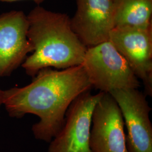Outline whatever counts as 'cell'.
Masks as SVG:
<instances>
[{
    "mask_svg": "<svg viewBox=\"0 0 152 152\" xmlns=\"http://www.w3.org/2000/svg\"><path fill=\"white\" fill-rule=\"evenodd\" d=\"M92 87L82 65L62 70L46 68L27 86L3 91L2 104L12 117L38 116L33 134L36 139L50 142L61 129L71 104Z\"/></svg>",
    "mask_w": 152,
    "mask_h": 152,
    "instance_id": "cell-1",
    "label": "cell"
},
{
    "mask_svg": "<svg viewBox=\"0 0 152 152\" xmlns=\"http://www.w3.org/2000/svg\"><path fill=\"white\" fill-rule=\"evenodd\" d=\"M27 19L33 52L22 64L27 75L34 77L46 68L63 69L81 65L87 47L74 32L68 15L38 6Z\"/></svg>",
    "mask_w": 152,
    "mask_h": 152,
    "instance_id": "cell-2",
    "label": "cell"
},
{
    "mask_svg": "<svg viewBox=\"0 0 152 152\" xmlns=\"http://www.w3.org/2000/svg\"><path fill=\"white\" fill-rule=\"evenodd\" d=\"M81 65L92 87L101 92L140 86L128 63L109 41L87 48Z\"/></svg>",
    "mask_w": 152,
    "mask_h": 152,
    "instance_id": "cell-3",
    "label": "cell"
},
{
    "mask_svg": "<svg viewBox=\"0 0 152 152\" xmlns=\"http://www.w3.org/2000/svg\"><path fill=\"white\" fill-rule=\"evenodd\" d=\"M104 92H83L73 101L61 129L50 142L48 152H92L90 135L94 109Z\"/></svg>",
    "mask_w": 152,
    "mask_h": 152,
    "instance_id": "cell-4",
    "label": "cell"
},
{
    "mask_svg": "<svg viewBox=\"0 0 152 152\" xmlns=\"http://www.w3.org/2000/svg\"><path fill=\"white\" fill-rule=\"evenodd\" d=\"M120 107L127 130V152H152V110L145 95L136 88L109 92Z\"/></svg>",
    "mask_w": 152,
    "mask_h": 152,
    "instance_id": "cell-5",
    "label": "cell"
},
{
    "mask_svg": "<svg viewBox=\"0 0 152 152\" xmlns=\"http://www.w3.org/2000/svg\"><path fill=\"white\" fill-rule=\"evenodd\" d=\"M141 80L145 95H152V26L144 28L114 27L109 39Z\"/></svg>",
    "mask_w": 152,
    "mask_h": 152,
    "instance_id": "cell-6",
    "label": "cell"
},
{
    "mask_svg": "<svg viewBox=\"0 0 152 152\" xmlns=\"http://www.w3.org/2000/svg\"><path fill=\"white\" fill-rule=\"evenodd\" d=\"M124 121L113 96L103 92L92 114L90 147L92 152H127Z\"/></svg>",
    "mask_w": 152,
    "mask_h": 152,
    "instance_id": "cell-7",
    "label": "cell"
},
{
    "mask_svg": "<svg viewBox=\"0 0 152 152\" xmlns=\"http://www.w3.org/2000/svg\"><path fill=\"white\" fill-rule=\"evenodd\" d=\"M71 26L87 48L108 41L114 28L113 0H77Z\"/></svg>",
    "mask_w": 152,
    "mask_h": 152,
    "instance_id": "cell-8",
    "label": "cell"
},
{
    "mask_svg": "<svg viewBox=\"0 0 152 152\" xmlns=\"http://www.w3.org/2000/svg\"><path fill=\"white\" fill-rule=\"evenodd\" d=\"M28 29L27 16L23 11L0 15V77L10 76L32 53Z\"/></svg>",
    "mask_w": 152,
    "mask_h": 152,
    "instance_id": "cell-9",
    "label": "cell"
},
{
    "mask_svg": "<svg viewBox=\"0 0 152 152\" xmlns=\"http://www.w3.org/2000/svg\"><path fill=\"white\" fill-rule=\"evenodd\" d=\"M114 27L152 26V0H113Z\"/></svg>",
    "mask_w": 152,
    "mask_h": 152,
    "instance_id": "cell-10",
    "label": "cell"
},
{
    "mask_svg": "<svg viewBox=\"0 0 152 152\" xmlns=\"http://www.w3.org/2000/svg\"><path fill=\"white\" fill-rule=\"evenodd\" d=\"M17 1H20V0H0L1 2H15ZM34 2H35L37 4H40L42 3L45 1L46 0H32Z\"/></svg>",
    "mask_w": 152,
    "mask_h": 152,
    "instance_id": "cell-11",
    "label": "cell"
},
{
    "mask_svg": "<svg viewBox=\"0 0 152 152\" xmlns=\"http://www.w3.org/2000/svg\"><path fill=\"white\" fill-rule=\"evenodd\" d=\"M2 92L3 91L0 88V107L2 105Z\"/></svg>",
    "mask_w": 152,
    "mask_h": 152,
    "instance_id": "cell-12",
    "label": "cell"
}]
</instances>
